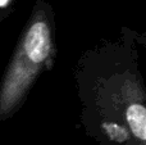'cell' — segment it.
Returning a JSON list of instances; mask_svg holds the SVG:
<instances>
[{"label": "cell", "mask_w": 146, "mask_h": 145, "mask_svg": "<svg viewBox=\"0 0 146 145\" xmlns=\"http://www.w3.org/2000/svg\"><path fill=\"white\" fill-rule=\"evenodd\" d=\"M13 12H14L13 8H3V7H0V22L4 21L5 18H8Z\"/></svg>", "instance_id": "3957f363"}, {"label": "cell", "mask_w": 146, "mask_h": 145, "mask_svg": "<svg viewBox=\"0 0 146 145\" xmlns=\"http://www.w3.org/2000/svg\"><path fill=\"white\" fill-rule=\"evenodd\" d=\"M56 57L55 10L48 0H33L0 80V123L22 109L37 80L54 68Z\"/></svg>", "instance_id": "7a4b0ae2"}, {"label": "cell", "mask_w": 146, "mask_h": 145, "mask_svg": "<svg viewBox=\"0 0 146 145\" xmlns=\"http://www.w3.org/2000/svg\"><path fill=\"white\" fill-rule=\"evenodd\" d=\"M146 35L123 26L78 57L73 69L80 121L96 145H146V89L140 69Z\"/></svg>", "instance_id": "6da1fadb"}]
</instances>
